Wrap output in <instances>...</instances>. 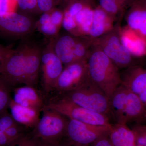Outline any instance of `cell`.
Here are the masks:
<instances>
[{
  "label": "cell",
  "instance_id": "obj_1",
  "mask_svg": "<svg viewBox=\"0 0 146 146\" xmlns=\"http://www.w3.org/2000/svg\"><path fill=\"white\" fill-rule=\"evenodd\" d=\"M42 49L25 38L16 49H11L1 76L11 87L19 84L34 86L38 82Z\"/></svg>",
  "mask_w": 146,
  "mask_h": 146
},
{
  "label": "cell",
  "instance_id": "obj_2",
  "mask_svg": "<svg viewBox=\"0 0 146 146\" xmlns=\"http://www.w3.org/2000/svg\"><path fill=\"white\" fill-rule=\"evenodd\" d=\"M87 63L89 78L109 99L121 84L119 69L101 50L94 46L88 54Z\"/></svg>",
  "mask_w": 146,
  "mask_h": 146
},
{
  "label": "cell",
  "instance_id": "obj_3",
  "mask_svg": "<svg viewBox=\"0 0 146 146\" xmlns=\"http://www.w3.org/2000/svg\"><path fill=\"white\" fill-rule=\"evenodd\" d=\"M63 96L82 107L108 117L110 116L109 99L89 77L80 87L64 94Z\"/></svg>",
  "mask_w": 146,
  "mask_h": 146
},
{
  "label": "cell",
  "instance_id": "obj_4",
  "mask_svg": "<svg viewBox=\"0 0 146 146\" xmlns=\"http://www.w3.org/2000/svg\"><path fill=\"white\" fill-rule=\"evenodd\" d=\"M117 29H112L99 38L92 40V45L101 50L119 69L133 65V56L123 46Z\"/></svg>",
  "mask_w": 146,
  "mask_h": 146
},
{
  "label": "cell",
  "instance_id": "obj_5",
  "mask_svg": "<svg viewBox=\"0 0 146 146\" xmlns=\"http://www.w3.org/2000/svg\"><path fill=\"white\" fill-rule=\"evenodd\" d=\"M44 108L56 110L69 119L94 125H112L107 116L82 107L65 96L45 105Z\"/></svg>",
  "mask_w": 146,
  "mask_h": 146
},
{
  "label": "cell",
  "instance_id": "obj_6",
  "mask_svg": "<svg viewBox=\"0 0 146 146\" xmlns=\"http://www.w3.org/2000/svg\"><path fill=\"white\" fill-rule=\"evenodd\" d=\"M42 117L32 132L40 141L57 142L66 136L68 120L59 112L44 108Z\"/></svg>",
  "mask_w": 146,
  "mask_h": 146
},
{
  "label": "cell",
  "instance_id": "obj_7",
  "mask_svg": "<svg viewBox=\"0 0 146 146\" xmlns=\"http://www.w3.org/2000/svg\"><path fill=\"white\" fill-rule=\"evenodd\" d=\"M112 125H94L69 119L66 137L72 146H89L103 136L109 135Z\"/></svg>",
  "mask_w": 146,
  "mask_h": 146
},
{
  "label": "cell",
  "instance_id": "obj_8",
  "mask_svg": "<svg viewBox=\"0 0 146 146\" xmlns=\"http://www.w3.org/2000/svg\"><path fill=\"white\" fill-rule=\"evenodd\" d=\"M32 16L13 12L0 16V35L13 39L27 38L36 29Z\"/></svg>",
  "mask_w": 146,
  "mask_h": 146
},
{
  "label": "cell",
  "instance_id": "obj_9",
  "mask_svg": "<svg viewBox=\"0 0 146 146\" xmlns=\"http://www.w3.org/2000/svg\"><path fill=\"white\" fill-rule=\"evenodd\" d=\"M54 39L49 40L47 44L42 49L41 55L40 69L42 86L47 93L54 89L58 79L64 68L63 63L54 50Z\"/></svg>",
  "mask_w": 146,
  "mask_h": 146
},
{
  "label": "cell",
  "instance_id": "obj_10",
  "mask_svg": "<svg viewBox=\"0 0 146 146\" xmlns=\"http://www.w3.org/2000/svg\"><path fill=\"white\" fill-rule=\"evenodd\" d=\"M89 78L87 59L65 66L54 89L65 94L80 87Z\"/></svg>",
  "mask_w": 146,
  "mask_h": 146
},
{
  "label": "cell",
  "instance_id": "obj_11",
  "mask_svg": "<svg viewBox=\"0 0 146 146\" xmlns=\"http://www.w3.org/2000/svg\"><path fill=\"white\" fill-rule=\"evenodd\" d=\"M122 84L135 94L146 108V70L138 65L126 69L121 74Z\"/></svg>",
  "mask_w": 146,
  "mask_h": 146
},
{
  "label": "cell",
  "instance_id": "obj_12",
  "mask_svg": "<svg viewBox=\"0 0 146 146\" xmlns=\"http://www.w3.org/2000/svg\"><path fill=\"white\" fill-rule=\"evenodd\" d=\"M127 27L146 41V0H135L126 16Z\"/></svg>",
  "mask_w": 146,
  "mask_h": 146
},
{
  "label": "cell",
  "instance_id": "obj_13",
  "mask_svg": "<svg viewBox=\"0 0 146 146\" xmlns=\"http://www.w3.org/2000/svg\"><path fill=\"white\" fill-rule=\"evenodd\" d=\"M76 38L69 33L59 34L54 39V52L65 66L76 62L74 51Z\"/></svg>",
  "mask_w": 146,
  "mask_h": 146
},
{
  "label": "cell",
  "instance_id": "obj_14",
  "mask_svg": "<svg viewBox=\"0 0 146 146\" xmlns=\"http://www.w3.org/2000/svg\"><path fill=\"white\" fill-rule=\"evenodd\" d=\"M13 100L18 104L42 111L45 105L34 86H24L13 89Z\"/></svg>",
  "mask_w": 146,
  "mask_h": 146
},
{
  "label": "cell",
  "instance_id": "obj_15",
  "mask_svg": "<svg viewBox=\"0 0 146 146\" xmlns=\"http://www.w3.org/2000/svg\"><path fill=\"white\" fill-rule=\"evenodd\" d=\"M9 107L14 119L19 124L30 128H34L39 122L40 112L31 108L18 104L11 99Z\"/></svg>",
  "mask_w": 146,
  "mask_h": 146
},
{
  "label": "cell",
  "instance_id": "obj_16",
  "mask_svg": "<svg viewBox=\"0 0 146 146\" xmlns=\"http://www.w3.org/2000/svg\"><path fill=\"white\" fill-rule=\"evenodd\" d=\"M119 32L120 40L124 47L134 57L146 55V41L128 27Z\"/></svg>",
  "mask_w": 146,
  "mask_h": 146
},
{
  "label": "cell",
  "instance_id": "obj_17",
  "mask_svg": "<svg viewBox=\"0 0 146 146\" xmlns=\"http://www.w3.org/2000/svg\"><path fill=\"white\" fill-rule=\"evenodd\" d=\"M128 92V90L121 84L118 86L110 98V113L116 123L125 124L124 113Z\"/></svg>",
  "mask_w": 146,
  "mask_h": 146
},
{
  "label": "cell",
  "instance_id": "obj_18",
  "mask_svg": "<svg viewBox=\"0 0 146 146\" xmlns=\"http://www.w3.org/2000/svg\"><path fill=\"white\" fill-rule=\"evenodd\" d=\"M145 120L146 108L139 98L128 90L125 110V123L127 124L128 123L136 122L140 124Z\"/></svg>",
  "mask_w": 146,
  "mask_h": 146
},
{
  "label": "cell",
  "instance_id": "obj_19",
  "mask_svg": "<svg viewBox=\"0 0 146 146\" xmlns=\"http://www.w3.org/2000/svg\"><path fill=\"white\" fill-rule=\"evenodd\" d=\"M112 29L110 16L100 7L94 9L93 22L89 34L91 40L99 38Z\"/></svg>",
  "mask_w": 146,
  "mask_h": 146
},
{
  "label": "cell",
  "instance_id": "obj_20",
  "mask_svg": "<svg viewBox=\"0 0 146 146\" xmlns=\"http://www.w3.org/2000/svg\"><path fill=\"white\" fill-rule=\"evenodd\" d=\"M108 136L113 146H137L134 133L126 124L112 125Z\"/></svg>",
  "mask_w": 146,
  "mask_h": 146
},
{
  "label": "cell",
  "instance_id": "obj_21",
  "mask_svg": "<svg viewBox=\"0 0 146 146\" xmlns=\"http://www.w3.org/2000/svg\"><path fill=\"white\" fill-rule=\"evenodd\" d=\"M94 13V9L86 5L75 16V20L81 36L89 35Z\"/></svg>",
  "mask_w": 146,
  "mask_h": 146
},
{
  "label": "cell",
  "instance_id": "obj_22",
  "mask_svg": "<svg viewBox=\"0 0 146 146\" xmlns=\"http://www.w3.org/2000/svg\"><path fill=\"white\" fill-rule=\"evenodd\" d=\"M42 13L39 20L36 21V29H37L49 40L55 38L59 35L60 29L50 21V11Z\"/></svg>",
  "mask_w": 146,
  "mask_h": 146
},
{
  "label": "cell",
  "instance_id": "obj_23",
  "mask_svg": "<svg viewBox=\"0 0 146 146\" xmlns=\"http://www.w3.org/2000/svg\"><path fill=\"white\" fill-rule=\"evenodd\" d=\"M92 44V40L86 39L84 36L77 37L74 51L76 61L87 59L89 47Z\"/></svg>",
  "mask_w": 146,
  "mask_h": 146
},
{
  "label": "cell",
  "instance_id": "obj_24",
  "mask_svg": "<svg viewBox=\"0 0 146 146\" xmlns=\"http://www.w3.org/2000/svg\"><path fill=\"white\" fill-rule=\"evenodd\" d=\"M11 87L0 75V112L9 107L11 99Z\"/></svg>",
  "mask_w": 146,
  "mask_h": 146
},
{
  "label": "cell",
  "instance_id": "obj_25",
  "mask_svg": "<svg viewBox=\"0 0 146 146\" xmlns=\"http://www.w3.org/2000/svg\"><path fill=\"white\" fill-rule=\"evenodd\" d=\"M17 3L21 13L31 16L41 13L36 0H17Z\"/></svg>",
  "mask_w": 146,
  "mask_h": 146
},
{
  "label": "cell",
  "instance_id": "obj_26",
  "mask_svg": "<svg viewBox=\"0 0 146 146\" xmlns=\"http://www.w3.org/2000/svg\"><path fill=\"white\" fill-rule=\"evenodd\" d=\"M62 26L70 34L76 37L81 36L74 17H72L64 11V17Z\"/></svg>",
  "mask_w": 146,
  "mask_h": 146
},
{
  "label": "cell",
  "instance_id": "obj_27",
  "mask_svg": "<svg viewBox=\"0 0 146 146\" xmlns=\"http://www.w3.org/2000/svg\"><path fill=\"white\" fill-rule=\"evenodd\" d=\"M39 140L35 138L32 133L24 134L16 141L11 143L8 146H37Z\"/></svg>",
  "mask_w": 146,
  "mask_h": 146
},
{
  "label": "cell",
  "instance_id": "obj_28",
  "mask_svg": "<svg viewBox=\"0 0 146 146\" xmlns=\"http://www.w3.org/2000/svg\"><path fill=\"white\" fill-rule=\"evenodd\" d=\"M100 7L110 16H114L119 10L120 5L115 0H100Z\"/></svg>",
  "mask_w": 146,
  "mask_h": 146
},
{
  "label": "cell",
  "instance_id": "obj_29",
  "mask_svg": "<svg viewBox=\"0 0 146 146\" xmlns=\"http://www.w3.org/2000/svg\"><path fill=\"white\" fill-rule=\"evenodd\" d=\"M17 124L18 123L16 122L7 110L0 112V130L5 132L9 128Z\"/></svg>",
  "mask_w": 146,
  "mask_h": 146
},
{
  "label": "cell",
  "instance_id": "obj_30",
  "mask_svg": "<svg viewBox=\"0 0 146 146\" xmlns=\"http://www.w3.org/2000/svg\"><path fill=\"white\" fill-rule=\"evenodd\" d=\"M137 146H146V126L137 124L132 128Z\"/></svg>",
  "mask_w": 146,
  "mask_h": 146
},
{
  "label": "cell",
  "instance_id": "obj_31",
  "mask_svg": "<svg viewBox=\"0 0 146 146\" xmlns=\"http://www.w3.org/2000/svg\"><path fill=\"white\" fill-rule=\"evenodd\" d=\"M86 2L80 1H72L68 2V5L64 11L72 17H75L85 6L87 5Z\"/></svg>",
  "mask_w": 146,
  "mask_h": 146
},
{
  "label": "cell",
  "instance_id": "obj_32",
  "mask_svg": "<svg viewBox=\"0 0 146 146\" xmlns=\"http://www.w3.org/2000/svg\"><path fill=\"white\" fill-rule=\"evenodd\" d=\"M23 126L18 123L4 132L8 138L10 144L23 135Z\"/></svg>",
  "mask_w": 146,
  "mask_h": 146
},
{
  "label": "cell",
  "instance_id": "obj_33",
  "mask_svg": "<svg viewBox=\"0 0 146 146\" xmlns=\"http://www.w3.org/2000/svg\"><path fill=\"white\" fill-rule=\"evenodd\" d=\"M17 0H0V16L15 12Z\"/></svg>",
  "mask_w": 146,
  "mask_h": 146
},
{
  "label": "cell",
  "instance_id": "obj_34",
  "mask_svg": "<svg viewBox=\"0 0 146 146\" xmlns=\"http://www.w3.org/2000/svg\"><path fill=\"white\" fill-rule=\"evenodd\" d=\"M50 21L56 26L60 29L64 17V11L54 8L50 10Z\"/></svg>",
  "mask_w": 146,
  "mask_h": 146
},
{
  "label": "cell",
  "instance_id": "obj_35",
  "mask_svg": "<svg viewBox=\"0 0 146 146\" xmlns=\"http://www.w3.org/2000/svg\"><path fill=\"white\" fill-rule=\"evenodd\" d=\"M41 13L47 12L54 8L59 0H36Z\"/></svg>",
  "mask_w": 146,
  "mask_h": 146
},
{
  "label": "cell",
  "instance_id": "obj_36",
  "mask_svg": "<svg viewBox=\"0 0 146 146\" xmlns=\"http://www.w3.org/2000/svg\"><path fill=\"white\" fill-rule=\"evenodd\" d=\"M37 146H72L70 142L67 138L57 142H46L39 140Z\"/></svg>",
  "mask_w": 146,
  "mask_h": 146
},
{
  "label": "cell",
  "instance_id": "obj_37",
  "mask_svg": "<svg viewBox=\"0 0 146 146\" xmlns=\"http://www.w3.org/2000/svg\"><path fill=\"white\" fill-rule=\"evenodd\" d=\"M11 49L0 45V74L2 72L5 63Z\"/></svg>",
  "mask_w": 146,
  "mask_h": 146
},
{
  "label": "cell",
  "instance_id": "obj_38",
  "mask_svg": "<svg viewBox=\"0 0 146 146\" xmlns=\"http://www.w3.org/2000/svg\"><path fill=\"white\" fill-rule=\"evenodd\" d=\"M108 135L103 136L89 146H113L110 140Z\"/></svg>",
  "mask_w": 146,
  "mask_h": 146
},
{
  "label": "cell",
  "instance_id": "obj_39",
  "mask_svg": "<svg viewBox=\"0 0 146 146\" xmlns=\"http://www.w3.org/2000/svg\"><path fill=\"white\" fill-rule=\"evenodd\" d=\"M10 144L5 133L0 130V146H8Z\"/></svg>",
  "mask_w": 146,
  "mask_h": 146
},
{
  "label": "cell",
  "instance_id": "obj_40",
  "mask_svg": "<svg viewBox=\"0 0 146 146\" xmlns=\"http://www.w3.org/2000/svg\"><path fill=\"white\" fill-rule=\"evenodd\" d=\"M115 1H116L117 3L119 4V5H121V4L123 2L125 1L126 0H115Z\"/></svg>",
  "mask_w": 146,
  "mask_h": 146
},
{
  "label": "cell",
  "instance_id": "obj_41",
  "mask_svg": "<svg viewBox=\"0 0 146 146\" xmlns=\"http://www.w3.org/2000/svg\"><path fill=\"white\" fill-rule=\"evenodd\" d=\"M67 1V2H68L71 1H83L87 2V1L88 0H66Z\"/></svg>",
  "mask_w": 146,
  "mask_h": 146
},
{
  "label": "cell",
  "instance_id": "obj_42",
  "mask_svg": "<svg viewBox=\"0 0 146 146\" xmlns=\"http://www.w3.org/2000/svg\"></svg>",
  "mask_w": 146,
  "mask_h": 146
}]
</instances>
